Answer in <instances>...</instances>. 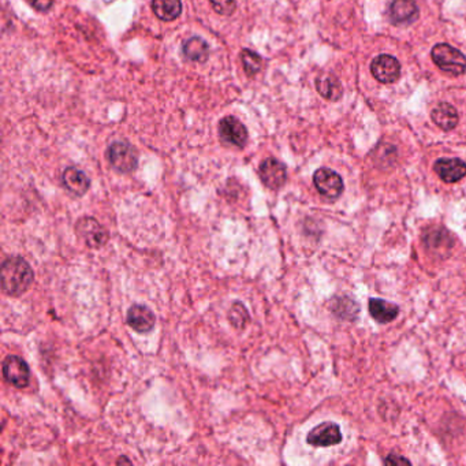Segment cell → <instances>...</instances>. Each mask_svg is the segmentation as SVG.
<instances>
[{"instance_id":"obj_20","label":"cell","mask_w":466,"mask_h":466,"mask_svg":"<svg viewBox=\"0 0 466 466\" xmlns=\"http://www.w3.org/2000/svg\"><path fill=\"white\" fill-rule=\"evenodd\" d=\"M241 61L243 69H245V71H246V74L249 77L258 74L260 69H261V64H263V61L258 56V54L250 51V49H243L242 51Z\"/></svg>"},{"instance_id":"obj_5","label":"cell","mask_w":466,"mask_h":466,"mask_svg":"<svg viewBox=\"0 0 466 466\" xmlns=\"http://www.w3.org/2000/svg\"><path fill=\"white\" fill-rule=\"evenodd\" d=\"M313 183L319 193L328 200H335L343 192V181L331 168H319L313 176Z\"/></svg>"},{"instance_id":"obj_23","label":"cell","mask_w":466,"mask_h":466,"mask_svg":"<svg viewBox=\"0 0 466 466\" xmlns=\"http://www.w3.org/2000/svg\"><path fill=\"white\" fill-rule=\"evenodd\" d=\"M213 10L222 16H231L235 11V0H211Z\"/></svg>"},{"instance_id":"obj_3","label":"cell","mask_w":466,"mask_h":466,"mask_svg":"<svg viewBox=\"0 0 466 466\" xmlns=\"http://www.w3.org/2000/svg\"><path fill=\"white\" fill-rule=\"evenodd\" d=\"M107 158L113 168L123 174L134 171L138 166L137 151L125 141H115L110 145L107 149Z\"/></svg>"},{"instance_id":"obj_2","label":"cell","mask_w":466,"mask_h":466,"mask_svg":"<svg viewBox=\"0 0 466 466\" xmlns=\"http://www.w3.org/2000/svg\"><path fill=\"white\" fill-rule=\"evenodd\" d=\"M431 56L435 65L450 76H461L466 71V56L449 44H436Z\"/></svg>"},{"instance_id":"obj_7","label":"cell","mask_w":466,"mask_h":466,"mask_svg":"<svg viewBox=\"0 0 466 466\" xmlns=\"http://www.w3.org/2000/svg\"><path fill=\"white\" fill-rule=\"evenodd\" d=\"M373 77L383 83H392L401 76V65L391 55H379L370 65Z\"/></svg>"},{"instance_id":"obj_22","label":"cell","mask_w":466,"mask_h":466,"mask_svg":"<svg viewBox=\"0 0 466 466\" xmlns=\"http://www.w3.org/2000/svg\"><path fill=\"white\" fill-rule=\"evenodd\" d=\"M230 320L235 325V327H242L246 320L249 319L248 316V310L245 309V306L242 304H234L231 310H230Z\"/></svg>"},{"instance_id":"obj_13","label":"cell","mask_w":466,"mask_h":466,"mask_svg":"<svg viewBox=\"0 0 466 466\" xmlns=\"http://www.w3.org/2000/svg\"><path fill=\"white\" fill-rule=\"evenodd\" d=\"M62 182L66 189L76 196H83L91 186L89 178L77 167H67L62 174Z\"/></svg>"},{"instance_id":"obj_8","label":"cell","mask_w":466,"mask_h":466,"mask_svg":"<svg viewBox=\"0 0 466 466\" xmlns=\"http://www.w3.org/2000/svg\"><path fill=\"white\" fill-rule=\"evenodd\" d=\"M258 173L264 185L273 191L282 188L288 178L286 166L282 161H276L273 158H268L263 161L260 164Z\"/></svg>"},{"instance_id":"obj_19","label":"cell","mask_w":466,"mask_h":466,"mask_svg":"<svg viewBox=\"0 0 466 466\" xmlns=\"http://www.w3.org/2000/svg\"><path fill=\"white\" fill-rule=\"evenodd\" d=\"M316 86H318L319 93L323 97H325L327 100L337 101L343 95L340 82L335 76H331V74H324L322 77H319L316 81Z\"/></svg>"},{"instance_id":"obj_11","label":"cell","mask_w":466,"mask_h":466,"mask_svg":"<svg viewBox=\"0 0 466 466\" xmlns=\"http://www.w3.org/2000/svg\"><path fill=\"white\" fill-rule=\"evenodd\" d=\"M435 173L446 183H454L466 176V163L461 159H439L435 163Z\"/></svg>"},{"instance_id":"obj_12","label":"cell","mask_w":466,"mask_h":466,"mask_svg":"<svg viewBox=\"0 0 466 466\" xmlns=\"http://www.w3.org/2000/svg\"><path fill=\"white\" fill-rule=\"evenodd\" d=\"M128 324L137 333H149L155 325V315L148 306L133 305L128 312Z\"/></svg>"},{"instance_id":"obj_10","label":"cell","mask_w":466,"mask_h":466,"mask_svg":"<svg viewBox=\"0 0 466 466\" xmlns=\"http://www.w3.org/2000/svg\"><path fill=\"white\" fill-rule=\"evenodd\" d=\"M219 136L226 144L242 148L248 141V130L235 116H226L219 122Z\"/></svg>"},{"instance_id":"obj_6","label":"cell","mask_w":466,"mask_h":466,"mask_svg":"<svg viewBox=\"0 0 466 466\" xmlns=\"http://www.w3.org/2000/svg\"><path fill=\"white\" fill-rule=\"evenodd\" d=\"M76 231L80 238H82L89 248L93 249L103 246L108 240V233L106 231V228L93 218H81L76 225Z\"/></svg>"},{"instance_id":"obj_14","label":"cell","mask_w":466,"mask_h":466,"mask_svg":"<svg viewBox=\"0 0 466 466\" xmlns=\"http://www.w3.org/2000/svg\"><path fill=\"white\" fill-rule=\"evenodd\" d=\"M418 14L415 0H394L390 6V18L394 24H409Z\"/></svg>"},{"instance_id":"obj_4","label":"cell","mask_w":466,"mask_h":466,"mask_svg":"<svg viewBox=\"0 0 466 466\" xmlns=\"http://www.w3.org/2000/svg\"><path fill=\"white\" fill-rule=\"evenodd\" d=\"M3 376L16 388H25L31 380V370L25 360L18 355H7L3 361Z\"/></svg>"},{"instance_id":"obj_21","label":"cell","mask_w":466,"mask_h":466,"mask_svg":"<svg viewBox=\"0 0 466 466\" xmlns=\"http://www.w3.org/2000/svg\"><path fill=\"white\" fill-rule=\"evenodd\" d=\"M333 312L342 319H353L354 315L358 313V306L349 298H340L335 300V303L333 304Z\"/></svg>"},{"instance_id":"obj_9","label":"cell","mask_w":466,"mask_h":466,"mask_svg":"<svg viewBox=\"0 0 466 466\" xmlns=\"http://www.w3.org/2000/svg\"><path fill=\"white\" fill-rule=\"evenodd\" d=\"M308 443L315 447H330L342 442L340 428L335 422H323L315 427L306 437Z\"/></svg>"},{"instance_id":"obj_16","label":"cell","mask_w":466,"mask_h":466,"mask_svg":"<svg viewBox=\"0 0 466 466\" xmlns=\"http://www.w3.org/2000/svg\"><path fill=\"white\" fill-rule=\"evenodd\" d=\"M432 121L440 129L450 131L458 125V113L449 103H440L431 113Z\"/></svg>"},{"instance_id":"obj_1","label":"cell","mask_w":466,"mask_h":466,"mask_svg":"<svg viewBox=\"0 0 466 466\" xmlns=\"http://www.w3.org/2000/svg\"><path fill=\"white\" fill-rule=\"evenodd\" d=\"M32 268L22 258H9L1 265V289L7 295H19L33 283Z\"/></svg>"},{"instance_id":"obj_17","label":"cell","mask_w":466,"mask_h":466,"mask_svg":"<svg viewBox=\"0 0 466 466\" xmlns=\"http://www.w3.org/2000/svg\"><path fill=\"white\" fill-rule=\"evenodd\" d=\"M152 10L159 19L170 22L181 16L182 1L181 0H152Z\"/></svg>"},{"instance_id":"obj_24","label":"cell","mask_w":466,"mask_h":466,"mask_svg":"<svg viewBox=\"0 0 466 466\" xmlns=\"http://www.w3.org/2000/svg\"><path fill=\"white\" fill-rule=\"evenodd\" d=\"M26 1L32 6L34 10L40 11V13H46L54 6L55 0H26Z\"/></svg>"},{"instance_id":"obj_15","label":"cell","mask_w":466,"mask_h":466,"mask_svg":"<svg viewBox=\"0 0 466 466\" xmlns=\"http://www.w3.org/2000/svg\"><path fill=\"white\" fill-rule=\"evenodd\" d=\"M368 308L370 316L380 324H387L395 320L400 313V306L387 303L380 298H370Z\"/></svg>"},{"instance_id":"obj_25","label":"cell","mask_w":466,"mask_h":466,"mask_svg":"<svg viewBox=\"0 0 466 466\" xmlns=\"http://www.w3.org/2000/svg\"><path fill=\"white\" fill-rule=\"evenodd\" d=\"M385 462H386V464H390V465H398V464H401V462L402 464H406V465L410 464L409 460H406V458H403V457H397V455H394V454L388 455Z\"/></svg>"},{"instance_id":"obj_18","label":"cell","mask_w":466,"mask_h":466,"mask_svg":"<svg viewBox=\"0 0 466 466\" xmlns=\"http://www.w3.org/2000/svg\"><path fill=\"white\" fill-rule=\"evenodd\" d=\"M183 55L193 62H206L208 59V44L201 37H191L183 43Z\"/></svg>"}]
</instances>
